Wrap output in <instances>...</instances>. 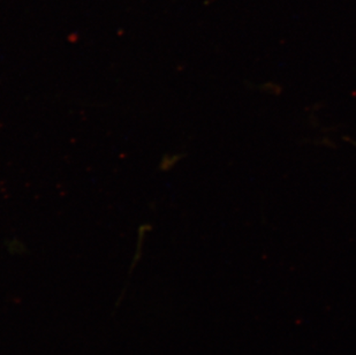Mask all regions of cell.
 Listing matches in <instances>:
<instances>
[{
	"label": "cell",
	"instance_id": "3957f363",
	"mask_svg": "<svg viewBox=\"0 0 356 355\" xmlns=\"http://www.w3.org/2000/svg\"><path fill=\"white\" fill-rule=\"evenodd\" d=\"M353 143L354 147H356V141L352 142Z\"/></svg>",
	"mask_w": 356,
	"mask_h": 355
},
{
	"label": "cell",
	"instance_id": "7a4b0ae2",
	"mask_svg": "<svg viewBox=\"0 0 356 355\" xmlns=\"http://www.w3.org/2000/svg\"><path fill=\"white\" fill-rule=\"evenodd\" d=\"M261 91L263 94L276 97V96H280L282 94V87L277 82H273V81H266L261 86Z\"/></svg>",
	"mask_w": 356,
	"mask_h": 355
},
{
	"label": "cell",
	"instance_id": "6da1fadb",
	"mask_svg": "<svg viewBox=\"0 0 356 355\" xmlns=\"http://www.w3.org/2000/svg\"><path fill=\"white\" fill-rule=\"evenodd\" d=\"M181 154H168L165 155L164 157L161 158V164H159V168L161 171L168 172L172 168H175L178 165L179 161H181Z\"/></svg>",
	"mask_w": 356,
	"mask_h": 355
}]
</instances>
